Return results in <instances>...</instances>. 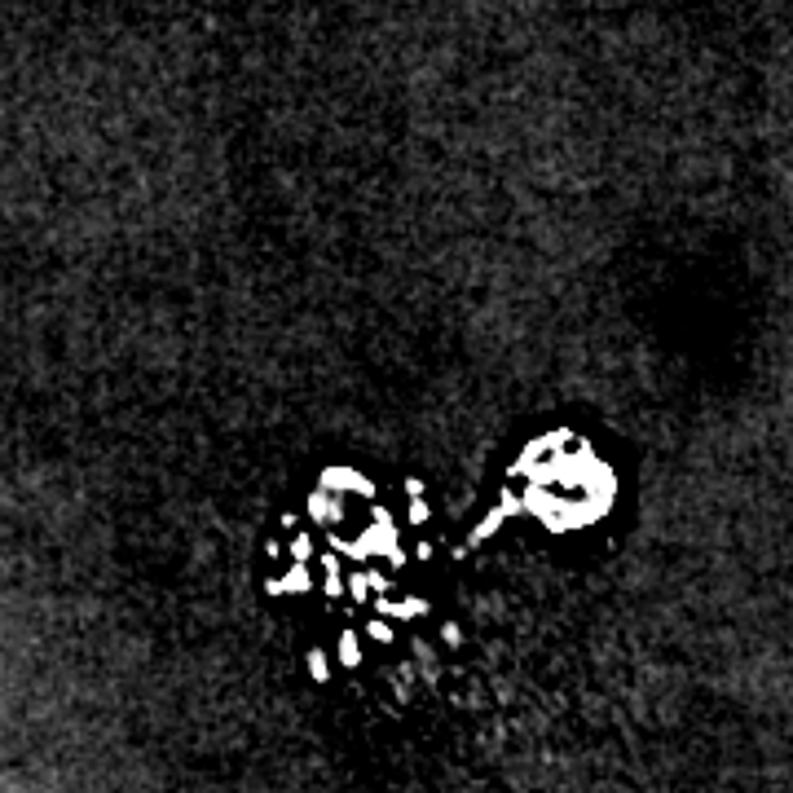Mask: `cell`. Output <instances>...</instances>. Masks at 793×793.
I'll list each match as a JSON object with an SVG mask.
<instances>
[{
  "instance_id": "obj_4",
  "label": "cell",
  "mask_w": 793,
  "mask_h": 793,
  "mask_svg": "<svg viewBox=\"0 0 793 793\" xmlns=\"http://www.w3.org/2000/svg\"><path fill=\"white\" fill-rule=\"evenodd\" d=\"M309 582H313V577H309V565H291L287 577H273V582H269V591H273V595H278V591H309Z\"/></svg>"
},
{
  "instance_id": "obj_9",
  "label": "cell",
  "mask_w": 793,
  "mask_h": 793,
  "mask_svg": "<svg viewBox=\"0 0 793 793\" xmlns=\"http://www.w3.org/2000/svg\"><path fill=\"white\" fill-rule=\"evenodd\" d=\"M291 555H296V565H309V560H313V542L300 533V538L291 542Z\"/></svg>"
},
{
  "instance_id": "obj_10",
  "label": "cell",
  "mask_w": 793,
  "mask_h": 793,
  "mask_svg": "<svg viewBox=\"0 0 793 793\" xmlns=\"http://www.w3.org/2000/svg\"><path fill=\"white\" fill-rule=\"evenodd\" d=\"M441 639H445V644H450V648H458V644H463V630H458V626L450 622V626L441 630Z\"/></svg>"
},
{
  "instance_id": "obj_8",
  "label": "cell",
  "mask_w": 793,
  "mask_h": 793,
  "mask_svg": "<svg viewBox=\"0 0 793 793\" xmlns=\"http://www.w3.org/2000/svg\"><path fill=\"white\" fill-rule=\"evenodd\" d=\"M326 670H330V657H326V652H318V648H313V652H309V675H313V679H318V683H322V679H330V675H326Z\"/></svg>"
},
{
  "instance_id": "obj_5",
  "label": "cell",
  "mask_w": 793,
  "mask_h": 793,
  "mask_svg": "<svg viewBox=\"0 0 793 793\" xmlns=\"http://www.w3.org/2000/svg\"><path fill=\"white\" fill-rule=\"evenodd\" d=\"M340 661H344V666H357V661H362V635H353V630H344L340 635Z\"/></svg>"
},
{
  "instance_id": "obj_2",
  "label": "cell",
  "mask_w": 793,
  "mask_h": 793,
  "mask_svg": "<svg viewBox=\"0 0 793 793\" xmlns=\"http://www.w3.org/2000/svg\"><path fill=\"white\" fill-rule=\"evenodd\" d=\"M309 520L322 525V529H335V525L344 520V502H340L335 494H326V490H313V498H309Z\"/></svg>"
},
{
  "instance_id": "obj_6",
  "label": "cell",
  "mask_w": 793,
  "mask_h": 793,
  "mask_svg": "<svg viewBox=\"0 0 793 793\" xmlns=\"http://www.w3.org/2000/svg\"><path fill=\"white\" fill-rule=\"evenodd\" d=\"M366 635L375 639V644H393V639H397V630H393L388 617H370V622H366Z\"/></svg>"
},
{
  "instance_id": "obj_3",
  "label": "cell",
  "mask_w": 793,
  "mask_h": 793,
  "mask_svg": "<svg viewBox=\"0 0 793 793\" xmlns=\"http://www.w3.org/2000/svg\"><path fill=\"white\" fill-rule=\"evenodd\" d=\"M375 608L383 612V617H401V622H415V617H423L428 612V600L423 595H405V600H397V604H388V600H375Z\"/></svg>"
},
{
  "instance_id": "obj_1",
  "label": "cell",
  "mask_w": 793,
  "mask_h": 793,
  "mask_svg": "<svg viewBox=\"0 0 793 793\" xmlns=\"http://www.w3.org/2000/svg\"><path fill=\"white\" fill-rule=\"evenodd\" d=\"M322 490H326V494H335L340 502H344V498H353V494L375 498V485H370L362 472H344V468H330V472L322 476Z\"/></svg>"
},
{
  "instance_id": "obj_7",
  "label": "cell",
  "mask_w": 793,
  "mask_h": 793,
  "mask_svg": "<svg viewBox=\"0 0 793 793\" xmlns=\"http://www.w3.org/2000/svg\"><path fill=\"white\" fill-rule=\"evenodd\" d=\"M428 516H432L428 498H423V494H419V498H410V511H405V520H410V525L419 529V525H428Z\"/></svg>"
}]
</instances>
